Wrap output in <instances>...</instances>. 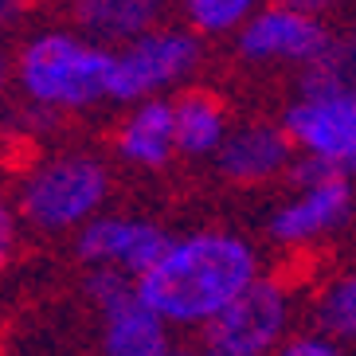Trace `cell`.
I'll return each instance as SVG.
<instances>
[{
	"mask_svg": "<svg viewBox=\"0 0 356 356\" xmlns=\"http://www.w3.org/2000/svg\"><path fill=\"white\" fill-rule=\"evenodd\" d=\"M254 278L259 259L251 243L227 231H196L168 243L157 266L137 278V290L165 314L168 325H208Z\"/></svg>",
	"mask_w": 356,
	"mask_h": 356,
	"instance_id": "6da1fadb",
	"label": "cell"
},
{
	"mask_svg": "<svg viewBox=\"0 0 356 356\" xmlns=\"http://www.w3.org/2000/svg\"><path fill=\"white\" fill-rule=\"evenodd\" d=\"M16 74L24 95L43 110H86L110 98L114 51L90 35L43 32L24 43Z\"/></svg>",
	"mask_w": 356,
	"mask_h": 356,
	"instance_id": "7a4b0ae2",
	"label": "cell"
},
{
	"mask_svg": "<svg viewBox=\"0 0 356 356\" xmlns=\"http://www.w3.org/2000/svg\"><path fill=\"white\" fill-rule=\"evenodd\" d=\"M106 192H110V177H106V168L98 161L55 157L47 165H40L20 184V204L16 208L35 231L55 235V231H71V227H83L86 220H95Z\"/></svg>",
	"mask_w": 356,
	"mask_h": 356,
	"instance_id": "3957f363",
	"label": "cell"
},
{
	"mask_svg": "<svg viewBox=\"0 0 356 356\" xmlns=\"http://www.w3.org/2000/svg\"><path fill=\"white\" fill-rule=\"evenodd\" d=\"M86 293L102 314V348L110 356H165L168 321L145 293L137 290V278L118 266H95L86 278Z\"/></svg>",
	"mask_w": 356,
	"mask_h": 356,
	"instance_id": "277c9868",
	"label": "cell"
},
{
	"mask_svg": "<svg viewBox=\"0 0 356 356\" xmlns=\"http://www.w3.org/2000/svg\"><path fill=\"white\" fill-rule=\"evenodd\" d=\"M200 63V47L188 32H153L122 43L114 51V83L110 102H145L161 90L184 83Z\"/></svg>",
	"mask_w": 356,
	"mask_h": 356,
	"instance_id": "5b68a950",
	"label": "cell"
},
{
	"mask_svg": "<svg viewBox=\"0 0 356 356\" xmlns=\"http://www.w3.org/2000/svg\"><path fill=\"white\" fill-rule=\"evenodd\" d=\"M290 325V302L278 282L254 278L204 325V348L216 356H262L282 345Z\"/></svg>",
	"mask_w": 356,
	"mask_h": 356,
	"instance_id": "8992f818",
	"label": "cell"
},
{
	"mask_svg": "<svg viewBox=\"0 0 356 356\" xmlns=\"http://www.w3.org/2000/svg\"><path fill=\"white\" fill-rule=\"evenodd\" d=\"M282 126L302 153L356 177V95H302Z\"/></svg>",
	"mask_w": 356,
	"mask_h": 356,
	"instance_id": "52a82bcc",
	"label": "cell"
},
{
	"mask_svg": "<svg viewBox=\"0 0 356 356\" xmlns=\"http://www.w3.org/2000/svg\"><path fill=\"white\" fill-rule=\"evenodd\" d=\"M329 43L321 16H309L290 4H262L235 32V51L251 63H309Z\"/></svg>",
	"mask_w": 356,
	"mask_h": 356,
	"instance_id": "ba28073f",
	"label": "cell"
},
{
	"mask_svg": "<svg viewBox=\"0 0 356 356\" xmlns=\"http://www.w3.org/2000/svg\"><path fill=\"white\" fill-rule=\"evenodd\" d=\"M353 211V184L348 172H329L317 180H302L298 196L286 200L270 216V239L282 247H305V243L329 235L348 220Z\"/></svg>",
	"mask_w": 356,
	"mask_h": 356,
	"instance_id": "9c48e42d",
	"label": "cell"
},
{
	"mask_svg": "<svg viewBox=\"0 0 356 356\" xmlns=\"http://www.w3.org/2000/svg\"><path fill=\"white\" fill-rule=\"evenodd\" d=\"M168 235L145 220H126V216H102V220H86L74 243V254L90 266H118V270L141 274L157 266V259L168 251Z\"/></svg>",
	"mask_w": 356,
	"mask_h": 356,
	"instance_id": "30bf717a",
	"label": "cell"
},
{
	"mask_svg": "<svg viewBox=\"0 0 356 356\" xmlns=\"http://www.w3.org/2000/svg\"><path fill=\"white\" fill-rule=\"evenodd\" d=\"M293 137L286 134V126H266V122H254V126H239L231 129L227 141L216 153V165L231 184H262V180L278 177L286 165H290L293 153Z\"/></svg>",
	"mask_w": 356,
	"mask_h": 356,
	"instance_id": "8fae6325",
	"label": "cell"
},
{
	"mask_svg": "<svg viewBox=\"0 0 356 356\" xmlns=\"http://www.w3.org/2000/svg\"><path fill=\"white\" fill-rule=\"evenodd\" d=\"M118 153L129 165H141V168H161L172 153H180L177 102H165L161 95L137 102V110L126 118V126L118 129Z\"/></svg>",
	"mask_w": 356,
	"mask_h": 356,
	"instance_id": "7c38bea8",
	"label": "cell"
},
{
	"mask_svg": "<svg viewBox=\"0 0 356 356\" xmlns=\"http://www.w3.org/2000/svg\"><path fill=\"white\" fill-rule=\"evenodd\" d=\"M83 32L98 43H129L157 28L165 0H74Z\"/></svg>",
	"mask_w": 356,
	"mask_h": 356,
	"instance_id": "4fadbf2b",
	"label": "cell"
},
{
	"mask_svg": "<svg viewBox=\"0 0 356 356\" xmlns=\"http://www.w3.org/2000/svg\"><path fill=\"white\" fill-rule=\"evenodd\" d=\"M227 114L211 95H184L177 102V145L184 157H216L227 141Z\"/></svg>",
	"mask_w": 356,
	"mask_h": 356,
	"instance_id": "5bb4252c",
	"label": "cell"
},
{
	"mask_svg": "<svg viewBox=\"0 0 356 356\" xmlns=\"http://www.w3.org/2000/svg\"><path fill=\"white\" fill-rule=\"evenodd\" d=\"M302 95H356V32L329 35L321 51L302 67Z\"/></svg>",
	"mask_w": 356,
	"mask_h": 356,
	"instance_id": "9a60e30c",
	"label": "cell"
},
{
	"mask_svg": "<svg viewBox=\"0 0 356 356\" xmlns=\"http://www.w3.org/2000/svg\"><path fill=\"white\" fill-rule=\"evenodd\" d=\"M317 329L341 345H356V270L329 282V290L317 298Z\"/></svg>",
	"mask_w": 356,
	"mask_h": 356,
	"instance_id": "2e32d148",
	"label": "cell"
},
{
	"mask_svg": "<svg viewBox=\"0 0 356 356\" xmlns=\"http://www.w3.org/2000/svg\"><path fill=\"white\" fill-rule=\"evenodd\" d=\"M262 8V0H184V12L196 32L223 35V32H239L243 20L254 16Z\"/></svg>",
	"mask_w": 356,
	"mask_h": 356,
	"instance_id": "e0dca14e",
	"label": "cell"
},
{
	"mask_svg": "<svg viewBox=\"0 0 356 356\" xmlns=\"http://www.w3.org/2000/svg\"><path fill=\"white\" fill-rule=\"evenodd\" d=\"M282 353L286 356H337L341 353V341L317 329V333H302V337H293V341H286Z\"/></svg>",
	"mask_w": 356,
	"mask_h": 356,
	"instance_id": "ac0fdd59",
	"label": "cell"
},
{
	"mask_svg": "<svg viewBox=\"0 0 356 356\" xmlns=\"http://www.w3.org/2000/svg\"><path fill=\"white\" fill-rule=\"evenodd\" d=\"M282 4H290V8H302V12H309V16H325V12H333L341 0H282Z\"/></svg>",
	"mask_w": 356,
	"mask_h": 356,
	"instance_id": "d6986e66",
	"label": "cell"
}]
</instances>
